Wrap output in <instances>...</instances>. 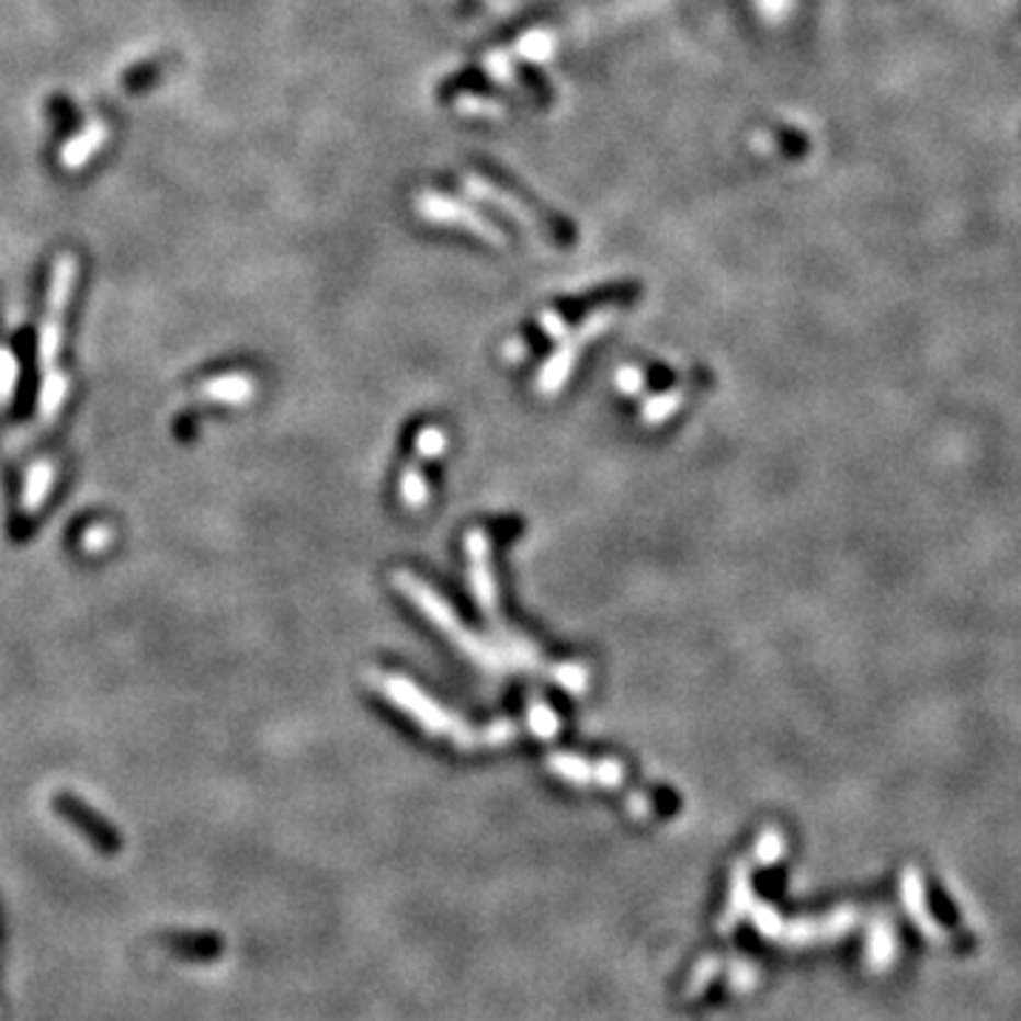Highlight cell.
<instances>
[{
    "label": "cell",
    "instance_id": "5",
    "mask_svg": "<svg viewBox=\"0 0 1021 1021\" xmlns=\"http://www.w3.org/2000/svg\"><path fill=\"white\" fill-rule=\"evenodd\" d=\"M253 377L245 372H230V375H219L202 384L200 395L205 400H216V404H245L253 398Z\"/></svg>",
    "mask_w": 1021,
    "mask_h": 1021
},
{
    "label": "cell",
    "instance_id": "10",
    "mask_svg": "<svg viewBox=\"0 0 1021 1021\" xmlns=\"http://www.w3.org/2000/svg\"><path fill=\"white\" fill-rule=\"evenodd\" d=\"M443 443H446V440H443V434H440L438 429H426V432L418 438V446H420V452H426V457H429V452L438 454L440 449H443Z\"/></svg>",
    "mask_w": 1021,
    "mask_h": 1021
},
{
    "label": "cell",
    "instance_id": "7",
    "mask_svg": "<svg viewBox=\"0 0 1021 1021\" xmlns=\"http://www.w3.org/2000/svg\"><path fill=\"white\" fill-rule=\"evenodd\" d=\"M14 384H18V364L9 352H0V404L12 400Z\"/></svg>",
    "mask_w": 1021,
    "mask_h": 1021
},
{
    "label": "cell",
    "instance_id": "1",
    "mask_svg": "<svg viewBox=\"0 0 1021 1021\" xmlns=\"http://www.w3.org/2000/svg\"><path fill=\"white\" fill-rule=\"evenodd\" d=\"M75 259H63L55 270V282H52V298H48V313L43 321L41 332V364L43 370H55L57 352H60V336H63V316L71 302V287H75Z\"/></svg>",
    "mask_w": 1021,
    "mask_h": 1021
},
{
    "label": "cell",
    "instance_id": "8",
    "mask_svg": "<svg viewBox=\"0 0 1021 1021\" xmlns=\"http://www.w3.org/2000/svg\"><path fill=\"white\" fill-rule=\"evenodd\" d=\"M404 497H406V502H409L411 508L423 506L426 486H423V480H420V474H418V472L406 474V480H404Z\"/></svg>",
    "mask_w": 1021,
    "mask_h": 1021
},
{
    "label": "cell",
    "instance_id": "6",
    "mask_svg": "<svg viewBox=\"0 0 1021 1021\" xmlns=\"http://www.w3.org/2000/svg\"><path fill=\"white\" fill-rule=\"evenodd\" d=\"M69 398V377L60 375V372H46V381H43V395H41V411L43 418L52 420L57 411L63 409Z\"/></svg>",
    "mask_w": 1021,
    "mask_h": 1021
},
{
    "label": "cell",
    "instance_id": "2",
    "mask_svg": "<svg viewBox=\"0 0 1021 1021\" xmlns=\"http://www.w3.org/2000/svg\"><path fill=\"white\" fill-rule=\"evenodd\" d=\"M55 809L60 812V815L66 817V820H69L77 831H82V835L89 837L91 843L103 851V854H117L120 846H123L120 843V831L114 829L111 823H105L94 809H89L86 803L77 801V797H69V795L57 797Z\"/></svg>",
    "mask_w": 1021,
    "mask_h": 1021
},
{
    "label": "cell",
    "instance_id": "3",
    "mask_svg": "<svg viewBox=\"0 0 1021 1021\" xmlns=\"http://www.w3.org/2000/svg\"><path fill=\"white\" fill-rule=\"evenodd\" d=\"M55 477L57 466L52 460H41V463H35V466L29 468V480L21 497V514H18L21 525H29V522L37 517V511L46 506V497L48 491H52V486H55Z\"/></svg>",
    "mask_w": 1021,
    "mask_h": 1021
},
{
    "label": "cell",
    "instance_id": "9",
    "mask_svg": "<svg viewBox=\"0 0 1021 1021\" xmlns=\"http://www.w3.org/2000/svg\"><path fill=\"white\" fill-rule=\"evenodd\" d=\"M109 540H111V531L105 529V525H91V529L82 534V548H86V551H100Z\"/></svg>",
    "mask_w": 1021,
    "mask_h": 1021
},
{
    "label": "cell",
    "instance_id": "4",
    "mask_svg": "<svg viewBox=\"0 0 1021 1021\" xmlns=\"http://www.w3.org/2000/svg\"><path fill=\"white\" fill-rule=\"evenodd\" d=\"M162 945L182 960L191 962H213L222 956V940L216 933H193V931H171L162 937Z\"/></svg>",
    "mask_w": 1021,
    "mask_h": 1021
}]
</instances>
